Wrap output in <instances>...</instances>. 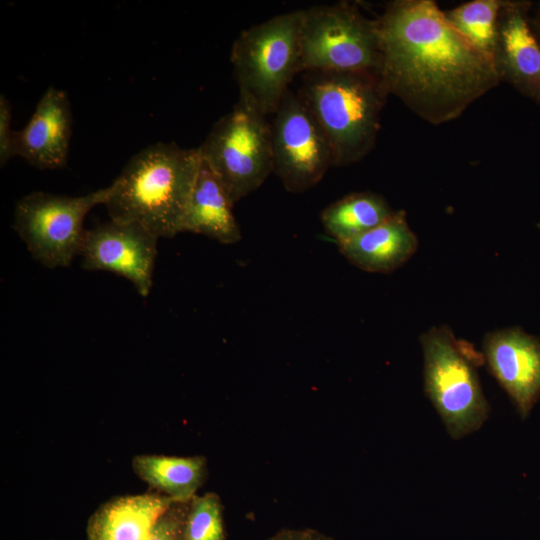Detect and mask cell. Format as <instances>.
Listing matches in <instances>:
<instances>
[{"mask_svg":"<svg viewBox=\"0 0 540 540\" xmlns=\"http://www.w3.org/2000/svg\"><path fill=\"white\" fill-rule=\"evenodd\" d=\"M179 501L162 493L113 498L89 518L88 540H146L166 510Z\"/></svg>","mask_w":540,"mask_h":540,"instance_id":"15","label":"cell"},{"mask_svg":"<svg viewBox=\"0 0 540 540\" xmlns=\"http://www.w3.org/2000/svg\"><path fill=\"white\" fill-rule=\"evenodd\" d=\"M273 115V173L287 191L305 192L334 166L329 140L299 94L290 89Z\"/></svg>","mask_w":540,"mask_h":540,"instance_id":"9","label":"cell"},{"mask_svg":"<svg viewBox=\"0 0 540 540\" xmlns=\"http://www.w3.org/2000/svg\"><path fill=\"white\" fill-rule=\"evenodd\" d=\"M298 94L325 132L334 166L356 163L373 150L390 95L381 73L307 71Z\"/></svg>","mask_w":540,"mask_h":540,"instance_id":"3","label":"cell"},{"mask_svg":"<svg viewBox=\"0 0 540 540\" xmlns=\"http://www.w3.org/2000/svg\"><path fill=\"white\" fill-rule=\"evenodd\" d=\"M184 540H226L223 506L214 492L195 495L184 522Z\"/></svg>","mask_w":540,"mask_h":540,"instance_id":"20","label":"cell"},{"mask_svg":"<svg viewBox=\"0 0 540 540\" xmlns=\"http://www.w3.org/2000/svg\"><path fill=\"white\" fill-rule=\"evenodd\" d=\"M12 107L6 95H0V164L5 166L15 154V130L11 128Z\"/></svg>","mask_w":540,"mask_h":540,"instance_id":"22","label":"cell"},{"mask_svg":"<svg viewBox=\"0 0 540 540\" xmlns=\"http://www.w3.org/2000/svg\"><path fill=\"white\" fill-rule=\"evenodd\" d=\"M531 5L502 1L492 62L500 82L540 104V44L529 22Z\"/></svg>","mask_w":540,"mask_h":540,"instance_id":"12","label":"cell"},{"mask_svg":"<svg viewBox=\"0 0 540 540\" xmlns=\"http://www.w3.org/2000/svg\"><path fill=\"white\" fill-rule=\"evenodd\" d=\"M189 501L171 505L155 523L146 540H184L183 529Z\"/></svg>","mask_w":540,"mask_h":540,"instance_id":"21","label":"cell"},{"mask_svg":"<svg viewBox=\"0 0 540 540\" xmlns=\"http://www.w3.org/2000/svg\"><path fill=\"white\" fill-rule=\"evenodd\" d=\"M393 213L383 196L363 191L333 202L321 212L320 219L327 234L340 244L378 226Z\"/></svg>","mask_w":540,"mask_h":540,"instance_id":"18","label":"cell"},{"mask_svg":"<svg viewBox=\"0 0 540 540\" xmlns=\"http://www.w3.org/2000/svg\"><path fill=\"white\" fill-rule=\"evenodd\" d=\"M377 22L389 94L429 124L457 119L500 83L492 59L433 0L390 1Z\"/></svg>","mask_w":540,"mask_h":540,"instance_id":"1","label":"cell"},{"mask_svg":"<svg viewBox=\"0 0 540 540\" xmlns=\"http://www.w3.org/2000/svg\"><path fill=\"white\" fill-rule=\"evenodd\" d=\"M529 22L540 44V1L537 3L532 2L529 12Z\"/></svg>","mask_w":540,"mask_h":540,"instance_id":"24","label":"cell"},{"mask_svg":"<svg viewBox=\"0 0 540 540\" xmlns=\"http://www.w3.org/2000/svg\"><path fill=\"white\" fill-rule=\"evenodd\" d=\"M200 164L199 148L175 142L143 148L111 183L104 204L110 219L137 223L158 238L181 233Z\"/></svg>","mask_w":540,"mask_h":540,"instance_id":"2","label":"cell"},{"mask_svg":"<svg viewBox=\"0 0 540 540\" xmlns=\"http://www.w3.org/2000/svg\"><path fill=\"white\" fill-rule=\"evenodd\" d=\"M377 19L348 1L301 10L299 73L382 72ZM382 74V73H381Z\"/></svg>","mask_w":540,"mask_h":540,"instance_id":"6","label":"cell"},{"mask_svg":"<svg viewBox=\"0 0 540 540\" xmlns=\"http://www.w3.org/2000/svg\"><path fill=\"white\" fill-rule=\"evenodd\" d=\"M338 246L340 253L359 269L387 274L415 254L418 239L408 224L406 212L398 210L378 226Z\"/></svg>","mask_w":540,"mask_h":540,"instance_id":"14","label":"cell"},{"mask_svg":"<svg viewBox=\"0 0 540 540\" xmlns=\"http://www.w3.org/2000/svg\"><path fill=\"white\" fill-rule=\"evenodd\" d=\"M249 102L237 103L213 125L199 146L202 160L234 204L258 189L273 173L271 125Z\"/></svg>","mask_w":540,"mask_h":540,"instance_id":"7","label":"cell"},{"mask_svg":"<svg viewBox=\"0 0 540 540\" xmlns=\"http://www.w3.org/2000/svg\"><path fill=\"white\" fill-rule=\"evenodd\" d=\"M268 540H334L332 537L311 528L282 529Z\"/></svg>","mask_w":540,"mask_h":540,"instance_id":"23","label":"cell"},{"mask_svg":"<svg viewBox=\"0 0 540 540\" xmlns=\"http://www.w3.org/2000/svg\"><path fill=\"white\" fill-rule=\"evenodd\" d=\"M301 10L274 16L243 30L230 61L239 98L264 115L274 114L299 73Z\"/></svg>","mask_w":540,"mask_h":540,"instance_id":"5","label":"cell"},{"mask_svg":"<svg viewBox=\"0 0 540 540\" xmlns=\"http://www.w3.org/2000/svg\"><path fill=\"white\" fill-rule=\"evenodd\" d=\"M233 205L222 183L201 158L182 232L205 235L226 245L237 243L241 231Z\"/></svg>","mask_w":540,"mask_h":540,"instance_id":"16","label":"cell"},{"mask_svg":"<svg viewBox=\"0 0 540 540\" xmlns=\"http://www.w3.org/2000/svg\"><path fill=\"white\" fill-rule=\"evenodd\" d=\"M502 1L471 0L444 11V14L464 39L492 59Z\"/></svg>","mask_w":540,"mask_h":540,"instance_id":"19","label":"cell"},{"mask_svg":"<svg viewBox=\"0 0 540 540\" xmlns=\"http://www.w3.org/2000/svg\"><path fill=\"white\" fill-rule=\"evenodd\" d=\"M158 239L137 223L110 219L86 230L79 254L81 266L118 274L146 298L152 287Z\"/></svg>","mask_w":540,"mask_h":540,"instance_id":"10","label":"cell"},{"mask_svg":"<svg viewBox=\"0 0 540 540\" xmlns=\"http://www.w3.org/2000/svg\"><path fill=\"white\" fill-rule=\"evenodd\" d=\"M420 343L425 394L447 433L459 440L476 432L490 413L477 372L483 355L458 340L447 325L429 328Z\"/></svg>","mask_w":540,"mask_h":540,"instance_id":"4","label":"cell"},{"mask_svg":"<svg viewBox=\"0 0 540 540\" xmlns=\"http://www.w3.org/2000/svg\"><path fill=\"white\" fill-rule=\"evenodd\" d=\"M132 467L149 486L179 501L191 500L207 475L204 456L137 455Z\"/></svg>","mask_w":540,"mask_h":540,"instance_id":"17","label":"cell"},{"mask_svg":"<svg viewBox=\"0 0 540 540\" xmlns=\"http://www.w3.org/2000/svg\"><path fill=\"white\" fill-rule=\"evenodd\" d=\"M72 110L65 91L50 86L27 124L15 131V154L41 169L66 166L72 136Z\"/></svg>","mask_w":540,"mask_h":540,"instance_id":"13","label":"cell"},{"mask_svg":"<svg viewBox=\"0 0 540 540\" xmlns=\"http://www.w3.org/2000/svg\"><path fill=\"white\" fill-rule=\"evenodd\" d=\"M111 192V184L82 196L34 191L17 202L13 228L41 265L67 267L80 254L85 217L104 205Z\"/></svg>","mask_w":540,"mask_h":540,"instance_id":"8","label":"cell"},{"mask_svg":"<svg viewBox=\"0 0 540 540\" xmlns=\"http://www.w3.org/2000/svg\"><path fill=\"white\" fill-rule=\"evenodd\" d=\"M482 355L521 418H527L540 399V339L520 327L485 334Z\"/></svg>","mask_w":540,"mask_h":540,"instance_id":"11","label":"cell"}]
</instances>
